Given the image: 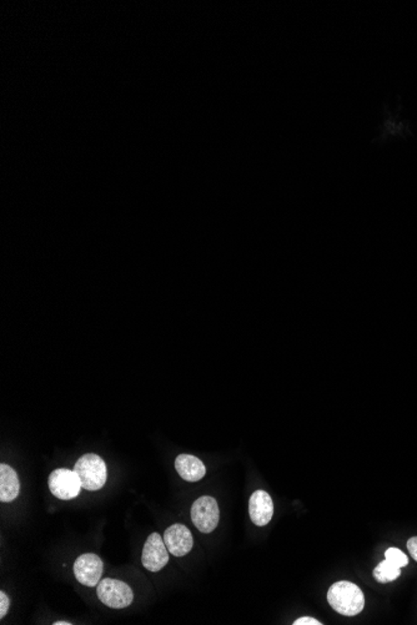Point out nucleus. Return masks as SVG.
<instances>
[{"mask_svg": "<svg viewBox=\"0 0 417 625\" xmlns=\"http://www.w3.org/2000/svg\"><path fill=\"white\" fill-rule=\"evenodd\" d=\"M327 601L339 614L355 616L361 613L365 606V596L362 590L351 582L341 580L330 587L327 592Z\"/></svg>", "mask_w": 417, "mask_h": 625, "instance_id": "1", "label": "nucleus"}, {"mask_svg": "<svg viewBox=\"0 0 417 625\" xmlns=\"http://www.w3.org/2000/svg\"><path fill=\"white\" fill-rule=\"evenodd\" d=\"M83 488L86 490H99L105 485L108 478L105 462L101 455L88 453L81 457L74 467Z\"/></svg>", "mask_w": 417, "mask_h": 625, "instance_id": "2", "label": "nucleus"}, {"mask_svg": "<svg viewBox=\"0 0 417 625\" xmlns=\"http://www.w3.org/2000/svg\"><path fill=\"white\" fill-rule=\"evenodd\" d=\"M98 598L113 609H123L133 603L134 593L130 587L121 580L105 578L98 583Z\"/></svg>", "mask_w": 417, "mask_h": 625, "instance_id": "3", "label": "nucleus"}, {"mask_svg": "<svg viewBox=\"0 0 417 625\" xmlns=\"http://www.w3.org/2000/svg\"><path fill=\"white\" fill-rule=\"evenodd\" d=\"M191 520L201 533H212L220 520V510L215 498L202 495L191 507Z\"/></svg>", "mask_w": 417, "mask_h": 625, "instance_id": "4", "label": "nucleus"}, {"mask_svg": "<svg viewBox=\"0 0 417 625\" xmlns=\"http://www.w3.org/2000/svg\"><path fill=\"white\" fill-rule=\"evenodd\" d=\"M48 485L53 495L63 500H71L81 495V482L74 470L59 468L53 470Z\"/></svg>", "mask_w": 417, "mask_h": 625, "instance_id": "5", "label": "nucleus"}, {"mask_svg": "<svg viewBox=\"0 0 417 625\" xmlns=\"http://www.w3.org/2000/svg\"><path fill=\"white\" fill-rule=\"evenodd\" d=\"M168 552L169 550L166 548L164 538H161L159 533H151L144 544L141 563L145 569L150 570V572H159L169 562Z\"/></svg>", "mask_w": 417, "mask_h": 625, "instance_id": "6", "label": "nucleus"}, {"mask_svg": "<svg viewBox=\"0 0 417 625\" xmlns=\"http://www.w3.org/2000/svg\"><path fill=\"white\" fill-rule=\"evenodd\" d=\"M104 564L101 557L93 553L81 555L74 563V574L81 584L96 587L101 582Z\"/></svg>", "mask_w": 417, "mask_h": 625, "instance_id": "7", "label": "nucleus"}, {"mask_svg": "<svg viewBox=\"0 0 417 625\" xmlns=\"http://www.w3.org/2000/svg\"><path fill=\"white\" fill-rule=\"evenodd\" d=\"M164 542H165L166 548L175 557H184L187 554L194 545V539L191 535L190 530H187V527L184 525H173L165 530L164 533Z\"/></svg>", "mask_w": 417, "mask_h": 625, "instance_id": "8", "label": "nucleus"}, {"mask_svg": "<svg viewBox=\"0 0 417 625\" xmlns=\"http://www.w3.org/2000/svg\"><path fill=\"white\" fill-rule=\"evenodd\" d=\"M249 513L252 523L257 527L270 523L274 515V502L270 495L265 490L254 492L249 502Z\"/></svg>", "mask_w": 417, "mask_h": 625, "instance_id": "9", "label": "nucleus"}, {"mask_svg": "<svg viewBox=\"0 0 417 625\" xmlns=\"http://www.w3.org/2000/svg\"><path fill=\"white\" fill-rule=\"evenodd\" d=\"M175 470L186 482H197L206 475L205 465L197 457L191 455H177Z\"/></svg>", "mask_w": 417, "mask_h": 625, "instance_id": "10", "label": "nucleus"}, {"mask_svg": "<svg viewBox=\"0 0 417 625\" xmlns=\"http://www.w3.org/2000/svg\"><path fill=\"white\" fill-rule=\"evenodd\" d=\"M21 492V483L16 470L11 465H0V500L9 503L16 500Z\"/></svg>", "mask_w": 417, "mask_h": 625, "instance_id": "11", "label": "nucleus"}, {"mask_svg": "<svg viewBox=\"0 0 417 625\" xmlns=\"http://www.w3.org/2000/svg\"><path fill=\"white\" fill-rule=\"evenodd\" d=\"M401 568L391 563L390 560H382L380 564L374 569V577L380 583H388L396 580L401 575Z\"/></svg>", "mask_w": 417, "mask_h": 625, "instance_id": "12", "label": "nucleus"}, {"mask_svg": "<svg viewBox=\"0 0 417 625\" xmlns=\"http://www.w3.org/2000/svg\"><path fill=\"white\" fill-rule=\"evenodd\" d=\"M385 559L390 560L398 568H403L408 563L406 554L402 553L401 550L397 549V548H388L385 553Z\"/></svg>", "mask_w": 417, "mask_h": 625, "instance_id": "13", "label": "nucleus"}, {"mask_svg": "<svg viewBox=\"0 0 417 625\" xmlns=\"http://www.w3.org/2000/svg\"><path fill=\"white\" fill-rule=\"evenodd\" d=\"M9 605H11V601H9L8 595H6L4 592H0V618H1V619H3V618L6 616V613H8Z\"/></svg>", "mask_w": 417, "mask_h": 625, "instance_id": "14", "label": "nucleus"}, {"mask_svg": "<svg viewBox=\"0 0 417 625\" xmlns=\"http://www.w3.org/2000/svg\"><path fill=\"white\" fill-rule=\"evenodd\" d=\"M407 549L412 555V558L417 562V537H412L407 540Z\"/></svg>", "mask_w": 417, "mask_h": 625, "instance_id": "15", "label": "nucleus"}, {"mask_svg": "<svg viewBox=\"0 0 417 625\" xmlns=\"http://www.w3.org/2000/svg\"><path fill=\"white\" fill-rule=\"evenodd\" d=\"M322 623H320L319 620L314 619V618H310V616H302L300 619H297L294 621V625H321Z\"/></svg>", "mask_w": 417, "mask_h": 625, "instance_id": "16", "label": "nucleus"}, {"mask_svg": "<svg viewBox=\"0 0 417 625\" xmlns=\"http://www.w3.org/2000/svg\"><path fill=\"white\" fill-rule=\"evenodd\" d=\"M71 623H69V621H56V623H54V625H71Z\"/></svg>", "mask_w": 417, "mask_h": 625, "instance_id": "17", "label": "nucleus"}]
</instances>
